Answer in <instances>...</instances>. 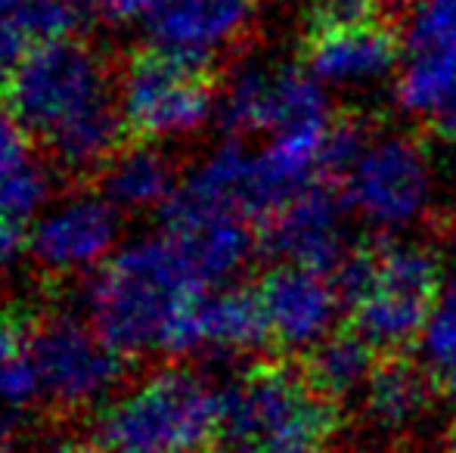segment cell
Wrapping results in <instances>:
<instances>
[{
	"mask_svg": "<svg viewBox=\"0 0 456 453\" xmlns=\"http://www.w3.org/2000/svg\"><path fill=\"white\" fill-rule=\"evenodd\" d=\"M208 295L168 233H156L115 252L87 283V323L121 357L162 351L192 354V314Z\"/></svg>",
	"mask_w": 456,
	"mask_h": 453,
	"instance_id": "obj_1",
	"label": "cell"
},
{
	"mask_svg": "<svg viewBox=\"0 0 456 453\" xmlns=\"http://www.w3.org/2000/svg\"><path fill=\"white\" fill-rule=\"evenodd\" d=\"M338 292L351 327L382 357H401L422 339L441 298V261L432 248L401 239H376L351 248L338 267Z\"/></svg>",
	"mask_w": 456,
	"mask_h": 453,
	"instance_id": "obj_2",
	"label": "cell"
},
{
	"mask_svg": "<svg viewBox=\"0 0 456 453\" xmlns=\"http://www.w3.org/2000/svg\"><path fill=\"white\" fill-rule=\"evenodd\" d=\"M338 404L307 382L305 369L258 363L221 388V438L265 453H323Z\"/></svg>",
	"mask_w": 456,
	"mask_h": 453,
	"instance_id": "obj_3",
	"label": "cell"
},
{
	"mask_svg": "<svg viewBox=\"0 0 456 453\" xmlns=\"http://www.w3.org/2000/svg\"><path fill=\"white\" fill-rule=\"evenodd\" d=\"M221 435V392L181 367L152 373L102 410L109 453H205Z\"/></svg>",
	"mask_w": 456,
	"mask_h": 453,
	"instance_id": "obj_4",
	"label": "cell"
},
{
	"mask_svg": "<svg viewBox=\"0 0 456 453\" xmlns=\"http://www.w3.org/2000/svg\"><path fill=\"white\" fill-rule=\"evenodd\" d=\"M112 106L118 97L109 91L106 66L75 37L35 44L6 85V109L44 146Z\"/></svg>",
	"mask_w": 456,
	"mask_h": 453,
	"instance_id": "obj_5",
	"label": "cell"
},
{
	"mask_svg": "<svg viewBox=\"0 0 456 453\" xmlns=\"http://www.w3.org/2000/svg\"><path fill=\"white\" fill-rule=\"evenodd\" d=\"M199 72L162 53H140L118 81V109L125 127L143 140L192 133L215 112V87Z\"/></svg>",
	"mask_w": 456,
	"mask_h": 453,
	"instance_id": "obj_6",
	"label": "cell"
},
{
	"mask_svg": "<svg viewBox=\"0 0 456 453\" xmlns=\"http://www.w3.org/2000/svg\"><path fill=\"white\" fill-rule=\"evenodd\" d=\"M25 351L41 376L44 398L66 410L102 400L125 376V357L75 314L44 320L25 342Z\"/></svg>",
	"mask_w": 456,
	"mask_h": 453,
	"instance_id": "obj_7",
	"label": "cell"
},
{
	"mask_svg": "<svg viewBox=\"0 0 456 453\" xmlns=\"http://www.w3.org/2000/svg\"><path fill=\"white\" fill-rule=\"evenodd\" d=\"M342 196L348 208L382 230L413 224L432 202L426 150L410 133L370 140L357 165L342 177Z\"/></svg>",
	"mask_w": 456,
	"mask_h": 453,
	"instance_id": "obj_8",
	"label": "cell"
},
{
	"mask_svg": "<svg viewBox=\"0 0 456 453\" xmlns=\"http://www.w3.org/2000/svg\"><path fill=\"white\" fill-rule=\"evenodd\" d=\"M217 118L236 140L246 133H280L289 127L330 125L323 85L298 66H242L217 100Z\"/></svg>",
	"mask_w": 456,
	"mask_h": 453,
	"instance_id": "obj_9",
	"label": "cell"
},
{
	"mask_svg": "<svg viewBox=\"0 0 456 453\" xmlns=\"http://www.w3.org/2000/svg\"><path fill=\"white\" fill-rule=\"evenodd\" d=\"M252 22V0H146L140 16L152 53L208 72Z\"/></svg>",
	"mask_w": 456,
	"mask_h": 453,
	"instance_id": "obj_10",
	"label": "cell"
},
{
	"mask_svg": "<svg viewBox=\"0 0 456 453\" xmlns=\"http://www.w3.org/2000/svg\"><path fill=\"white\" fill-rule=\"evenodd\" d=\"M345 212H348L345 196L330 183L314 181L305 193H298L265 221L258 248L286 267L314 273L338 271L351 255L345 239Z\"/></svg>",
	"mask_w": 456,
	"mask_h": 453,
	"instance_id": "obj_11",
	"label": "cell"
},
{
	"mask_svg": "<svg viewBox=\"0 0 456 453\" xmlns=\"http://www.w3.org/2000/svg\"><path fill=\"white\" fill-rule=\"evenodd\" d=\"M118 208L102 196H72L31 224L28 252L44 271L75 273L102 267L118 242Z\"/></svg>",
	"mask_w": 456,
	"mask_h": 453,
	"instance_id": "obj_12",
	"label": "cell"
},
{
	"mask_svg": "<svg viewBox=\"0 0 456 453\" xmlns=\"http://www.w3.org/2000/svg\"><path fill=\"white\" fill-rule=\"evenodd\" d=\"M271 336L282 351H307L332 336L342 311V292L326 273L276 264L258 286Z\"/></svg>",
	"mask_w": 456,
	"mask_h": 453,
	"instance_id": "obj_13",
	"label": "cell"
},
{
	"mask_svg": "<svg viewBox=\"0 0 456 453\" xmlns=\"http://www.w3.org/2000/svg\"><path fill=\"white\" fill-rule=\"evenodd\" d=\"M162 233H168L181 246L205 286L227 283L233 273L242 271L258 246L252 230H246L242 214L196 206L181 193L171 196V202L162 208Z\"/></svg>",
	"mask_w": 456,
	"mask_h": 453,
	"instance_id": "obj_14",
	"label": "cell"
},
{
	"mask_svg": "<svg viewBox=\"0 0 456 453\" xmlns=\"http://www.w3.org/2000/svg\"><path fill=\"white\" fill-rule=\"evenodd\" d=\"M397 31L388 19L357 28L307 31L305 60L307 72L320 85L363 87L391 75L397 66Z\"/></svg>",
	"mask_w": 456,
	"mask_h": 453,
	"instance_id": "obj_15",
	"label": "cell"
},
{
	"mask_svg": "<svg viewBox=\"0 0 456 453\" xmlns=\"http://www.w3.org/2000/svg\"><path fill=\"white\" fill-rule=\"evenodd\" d=\"M265 304L258 289H221L205 295L192 314V344L196 351L242 354L271 342Z\"/></svg>",
	"mask_w": 456,
	"mask_h": 453,
	"instance_id": "obj_16",
	"label": "cell"
},
{
	"mask_svg": "<svg viewBox=\"0 0 456 453\" xmlns=\"http://www.w3.org/2000/svg\"><path fill=\"white\" fill-rule=\"evenodd\" d=\"M177 187L181 183L175 177V165L152 143L121 146L100 171V196L118 212L131 214L165 208Z\"/></svg>",
	"mask_w": 456,
	"mask_h": 453,
	"instance_id": "obj_17",
	"label": "cell"
},
{
	"mask_svg": "<svg viewBox=\"0 0 456 453\" xmlns=\"http://www.w3.org/2000/svg\"><path fill=\"white\" fill-rule=\"evenodd\" d=\"M435 382L407 357H385L363 388L366 419L379 432H407L432 410Z\"/></svg>",
	"mask_w": 456,
	"mask_h": 453,
	"instance_id": "obj_18",
	"label": "cell"
},
{
	"mask_svg": "<svg viewBox=\"0 0 456 453\" xmlns=\"http://www.w3.org/2000/svg\"><path fill=\"white\" fill-rule=\"evenodd\" d=\"M376 357V351L354 329H338L307 354L301 369L323 398L338 404V400L351 398L354 392H363L370 385L372 373L379 367Z\"/></svg>",
	"mask_w": 456,
	"mask_h": 453,
	"instance_id": "obj_19",
	"label": "cell"
},
{
	"mask_svg": "<svg viewBox=\"0 0 456 453\" xmlns=\"http://www.w3.org/2000/svg\"><path fill=\"white\" fill-rule=\"evenodd\" d=\"M456 97V60L444 56H407L397 81V103L403 112L432 118Z\"/></svg>",
	"mask_w": 456,
	"mask_h": 453,
	"instance_id": "obj_20",
	"label": "cell"
},
{
	"mask_svg": "<svg viewBox=\"0 0 456 453\" xmlns=\"http://www.w3.org/2000/svg\"><path fill=\"white\" fill-rule=\"evenodd\" d=\"M50 193H53V181H50L47 168L37 165L35 158H25L22 165L0 177V218L16 227L37 221L47 208Z\"/></svg>",
	"mask_w": 456,
	"mask_h": 453,
	"instance_id": "obj_21",
	"label": "cell"
},
{
	"mask_svg": "<svg viewBox=\"0 0 456 453\" xmlns=\"http://www.w3.org/2000/svg\"><path fill=\"white\" fill-rule=\"evenodd\" d=\"M407 56L456 60V0H413Z\"/></svg>",
	"mask_w": 456,
	"mask_h": 453,
	"instance_id": "obj_22",
	"label": "cell"
},
{
	"mask_svg": "<svg viewBox=\"0 0 456 453\" xmlns=\"http://www.w3.org/2000/svg\"><path fill=\"white\" fill-rule=\"evenodd\" d=\"M87 10H91L87 0H28L19 19L31 31L35 44L62 41V37H75Z\"/></svg>",
	"mask_w": 456,
	"mask_h": 453,
	"instance_id": "obj_23",
	"label": "cell"
},
{
	"mask_svg": "<svg viewBox=\"0 0 456 453\" xmlns=\"http://www.w3.org/2000/svg\"><path fill=\"white\" fill-rule=\"evenodd\" d=\"M422 351L426 360L441 373H456V277L444 286L435 314L422 333Z\"/></svg>",
	"mask_w": 456,
	"mask_h": 453,
	"instance_id": "obj_24",
	"label": "cell"
},
{
	"mask_svg": "<svg viewBox=\"0 0 456 453\" xmlns=\"http://www.w3.org/2000/svg\"><path fill=\"white\" fill-rule=\"evenodd\" d=\"M385 16L382 0H311L307 31H338L379 22Z\"/></svg>",
	"mask_w": 456,
	"mask_h": 453,
	"instance_id": "obj_25",
	"label": "cell"
},
{
	"mask_svg": "<svg viewBox=\"0 0 456 453\" xmlns=\"http://www.w3.org/2000/svg\"><path fill=\"white\" fill-rule=\"evenodd\" d=\"M37 398H44L41 376H37V367L28 357V351L22 348L4 369H0V407L19 413L35 404Z\"/></svg>",
	"mask_w": 456,
	"mask_h": 453,
	"instance_id": "obj_26",
	"label": "cell"
},
{
	"mask_svg": "<svg viewBox=\"0 0 456 453\" xmlns=\"http://www.w3.org/2000/svg\"><path fill=\"white\" fill-rule=\"evenodd\" d=\"M31 47H35V37L25 28L22 19L0 16V87L10 85L12 75L25 62V56L31 53Z\"/></svg>",
	"mask_w": 456,
	"mask_h": 453,
	"instance_id": "obj_27",
	"label": "cell"
},
{
	"mask_svg": "<svg viewBox=\"0 0 456 453\" xmlns=\"http://www.w3.org/2000/svg\"><path fill=\"white\" fill-rule=\"evenodd\" d=\"M25 137H28V133L12 118V112L0 106V177L16 168V165H22L25 158H31Z\"/></svg>",
	"mask_w": 456,
	"mask_h": 453,
	"instance_id": "obj_28",
	"label": "cell"
},
{
	"mask_svg": "<svg viewBox=\"0 0 456 453\" xmlns=\"http://www.w3.org/2000/svg\"><path fill=\"white\" fill-rule=\"evenodd\" d=\"M87 6L106 22H131L143 16L146 0H87Z\"/></svg>",
	"mask_w": 456,
	"mask_h": 453,
	"instance_id": "obj_29",
	"label": "cell"
},
{
	"mask_svg": "<svg viewBox=\"0 0 456 453\" xmlns=\"http://www.w3.org/2000/svg\"><path fill=\"white\" fill-rule=\"evenodd\" d=\"M25 246H28V239L22 236V227L0 218V273L10 271V267L16 264V258L22 255Z\"/></svg>",
	"mask_w": 456,
	"mask_h": 453,
	"instance_id": "obj_30",
	"label": "cell"
},
{
	"mask_svg": "<svg viewBox=\"0 0 456 453\" xmlns=\"http://www.w3.org/2000/svg\"><path fill=\"white\" fill-rule=\"evenodd\" d=\"M22 348H25V342H22V336H19V327L0 317V369H4Z\"/></svg>",
	"mask_w": 456,
	"mask_h": 453,
	"instance_id": "obj_31",
	"label": "cell"
},
{
	"mask_svg": "<svg viewBox=\"0 0 456 453\" xmlns=\"http://www.w3.org/2000/svg\"><path fill=\"white\" fill-rule=\"evenodd\" d=\"M428 125H432V131L438 133L441 140H447V143L456 146V97L444 106V109L435 112L432 118H428Z\"/></svg>",
	"mask_w": 456,
	"mask_h": 453,
	"instance_id": "obj_32",
	"label": "cell"
},
{
	"mask_svg": "<svg viewBox=\"0 0 456 453\" xmlns=\"http://www.w3.org/2000/svg\"><path fill=\"white\" fill-rule=\"evenodd\" d=\"M16 425H19L16 413L0 407V453L16 450Z\"/></svg>",
	"mask_w": 456,
	"mask_h": 453,
	"instance_id": "obj_33",
	"label": "cell"
},
{
	"mask_svg": "<svg viewBox=\"0 0 456 453\" xmlns=\"http://www.w3.org/2000/svg\"><path fill=\"white\" fill-rule=\"evenodd\" d=\"M47 453H102V450L85 441H62V444H53Z\"/></svg>",
	"mask_w": 456,
	"mask_h": 453,
	"instance_id": "obj_34",
	"label": "cell"
},
{
	"mask_svg": "<svg viewBox=\"0 0 456 453\" xmlns=\"http://www.w3.org/2000/svg\"><path fill=\"white\" fill-rule=\"evenodd\" d=\"M28 0H0V16H19Z\"/></svg>",
	"mask_w": 456,
	"mask_h": 453,
	"instance_id": "obj_35",
	"label": "cell"
},
{
	"mask_svg": "<svg viewBox=\"0 0 456 453\" xmlns=\"http://www.w3.org/2000/svg\"><path fill=\"white\" fill-rule=\"evenodd\" d=\"M444 398H447V404H451L453 413H456V373L444 376Z\"/></svg>",
	"mask_w": 456,
	"mask_h": 453,
	"instance_id": "obj_36",
	"label": "cell"
},
{
	"mask_svg": "<svg viewBox=\"0 0 456 453\" xmlns=\"http://www.w3.org/2000/svg\"><path fill=\"white\" fill-rule=\"evenodd\" d=\"M385 4V10H388V6H403V4H413V0H382Z\"/></svg>",
	"mask_w": 456,
	"mask_h": 453,
	"instance_id": "obj_37",
	"label": "cell"
},
{
	"mask_svg": "<svg viewBox=\"0 0 456 453\" xmlns=\"http://www.w3.org/2000/svg\"><path fill=\"white\" fill-rule=\"evenodd\" d=\"M233 453H265V450H255V448H240V450H233Z\"/></svg>",
	"mask_w": 456,
	"mask_h": 453,
	"instance_id": "obj_38",
	"label": "cell"
},
{
	"mask_svg": "<svg viewBox=\"0 0 456 453\" xmlns=\"http://www.w3.org/2000/svg\"><path fill=\"white\" fill-rule=\"evenodd\" d=\"M451 239H453V246H456V218H453V224H451Z\"/></svg>",
	"mask_w": 456,
	"mask_h": 453,
	"instance_id": "obj_39",
	"label": "cell"
},
{
	"mask_svg": "<svg viewBox=\"0 0 456 453\" xmlns=\"http://www.w3.org/2000/svg\"><path fill=\"white\" fill-rule=\"evenodd\" d=\"M447 453H456V435H453V441L447 444Z\"/></svg>",
	"mask_w": 456,
	"mask_h": 453,
	"instance_id": "obj_40",
	"label": "cell"
}]
</instances>
